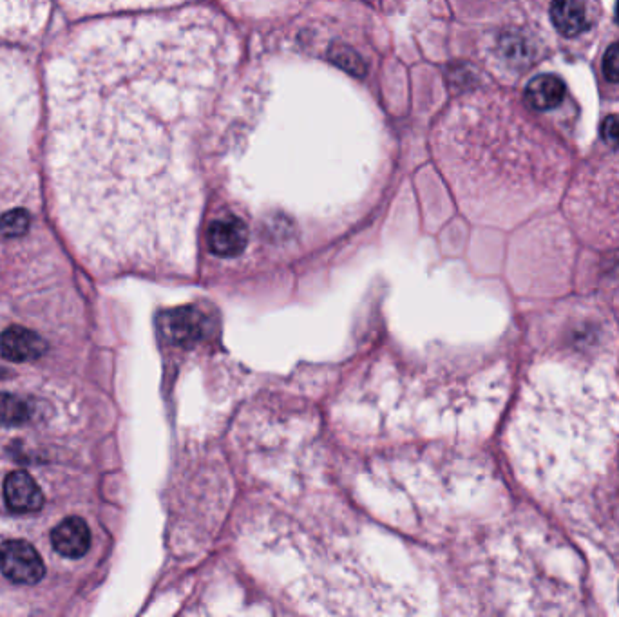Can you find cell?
<instances>
[{"mask_svg": "<svg viewBox=\"0 0 619 617\" xmlns=\"http://www.w3.org/2000/svg\"><path fill=\"white\" fill-rule=\"evenodd\" d=\"M238 67L218 13L104 20L48 69V171L58 218L89 256L180 266L203 207L209 136Z\"/></svg>", "mask_w": 619, "mask_h": 617, "instance_id": "6da1fadb", "label": "cell"}, {"mask_svg": "<svg viewBox=\"0 0 619 617\" xmlns=\"http://www.w3.org/2000/svg\"><path fill=\"white\" fill-rule=\"evenodd\" d=\"M49 17V0H0V37L39 35Z\"/></svg>", "mask_w": 619, "mask_h": 617, "instance_id": "7a4b0ae2", "label": "cell"}, {"mask_svg": "<svg viewBox=\"0 0 619 617\" xmlns=\"http://www.w3.org/2000/svg\"><path fill=\"white\" fill-rule=\"evenodd\" d=\"M0 570L2 574L19 585H37L46 567L37 549L28 542L11 540L0 545Z\"/></svg>", "mask_w": 619, "mask_h": 617, "instance_id": "3957f363", "label": "cell"}, {"mask_svg": "<svg viewBox=\"0 0 619 617\" xmlns=\"http://www.w3.org/2000/svg\"><path fill=\"white\" fill-rule=\"evenodd\" d=\"M46 352H48V344L39 333L33 330L22 328V326H11L0 333V355L6 361H37Z\"/></svg>", "mask_w": 619, "mask_h": 617, "instance_id": "277c9868", "label": "cell"}, {"mask_svg": "<svg viewBox=\"0 0 619 617\" xmlns=\"http://www.w3.org/2000/svg\"><path fill=\"white\" fill-rule=\"evenodd\" d=\"M4 500L17 514L37 513L44 507V494L33 476L24 471L10 473L4 482Z\"/></svg>", "mask_w": 619, "mask_h": 617, "instance_id": "5b68a950", "label": "cell"}, {"mask_svg": "<svg viewBox=\"0 0 619 617\" xmlns=\"http://www.w3.org/2000/svg\"><path fill=\"white\" fill-rule=\"evenodd\" d=\"M247 241V225L234 216L216 219L209 227V248L216 256H238L247 247Z\"/></svg>", "mask_w": 619, "mask_h": 617, "instance_id": "8992f818", "label": "cell"}, {"mask_svg": "<svg viewBox=\"0 0 619 617\" xmlns=\"http://www.w3.org/2000/svg\"><path fill=\"white\" fill-rule=\"evenodd\" d=\"M51 543L58 554L78 560L84 558L91 547V531L82 518L69 516L53 529Z\"/></svg>", "mask_w": 619, "mask_h": 617, "instance_id": "52a82bcc", "label": "cell"}, {"mask_svg": "<svg viewBox=\"0 0 619 617\" xmlns=\"http://www.w3.org/2000/svg\"><path fill=\"white\" fill-rule=\"evenodd\" d=\"M565 98V84L556 75H540L525 87V100L536 111H549L562 104Z\"/></svg>", "mask_w": 619, "mask_h": 617, "instance_id": "ba28073f", "label": "cell"}, {"mask_svg": "<svg viewBox=\"0 0 619 617\" xmlns=\"http://www.w3.org/2000/svg\"><path fill=\"white\" fill-rule=\"evenodd\" d=\"M181 0H64L77 13H115V11L153 10Z\"/></svg>", "mask_w": 619, "mask_h": 617, "instance_id": "9c48e42d", "label": "cell"}, {"mask_svg": "<svg viewBox=\"0 0 619 617\" xmlns=\"http://www.w3.org/2000/svg\"><path fill=\"white\" fill-rule=\"evenodd\" d=\"M551 20L563 37H576L589 28L587 10L580 0H554Z\"/></svg>", "mask_w": 619, "mask_h": 617, "instance_id": "30bf717a", "label": "cell"}, {"mask_svg": "<svg viewBox=\"0 0 619 617\" xmlns=\"http://www.w3.org/2000/svg\"><path fill=\"white\" fill-rule=\"evenodd\" d=\"M31 415L28 402L11 395V393H0V426L4 428H17L26 424Z\"/></svg>", "mask_w": 619, "mask_h": 617, "instance_id": "8fae6325", "label": "cell"}, {"mask_svg": "<svg viewBox=\"0 0 619 617\" xmlns=\"http://www.w3.org/2000/svg\"><path fill=\"white\" fill-rule=\"evenodd\" d=\"M29 225L31 218L26 210H11L0 218V238H20L28 232Z\"/></svg>", "mask_w": 619, "mask_h": 617, "instance_id": "7c38bea8", "label": "cell"}, {"mask_svg": "<svg viewBox=\"0 0 619 617\" xmlns=\"http://www.w3.org/2000/svg\"><path fill=\"white\" fill-rule=\"evenodd\" d=\"M603 75L612 84H619V42L612 44L603 57Z\"/></svg>", "mask_w": 619, "mask_h": 617, "instance_id": "4fadbf2b", "label": "cell"}, {"mask_svg": "<svg viewBox=\"0 0 619 617\" xmlns=\"http://www.w3.org/2000/svg\"><path fill=\"white\" fill-rule=\"evenodd\" d=\"M601 134L609 143L619 145V114H612L601 124Z\"/></svg>", "mask_w": 619, "mask_h": 617, "instance_id": "5bb4252c", "label": "cell"}, {"mask_svg": "<svg viewBox=\"0 0 619 617\" xmlns=\"http://www.w3.org/2000/svg\"><path fill=\"white\" fill-rule=\"evenodd\" d=\"M616 20H618L619 22V0H618V4H616Z\"/></svg>", "mask_w": 619, "mask_h": 617, "instance_id": "9a60e30c", "label": "cell"}]
</instances>
